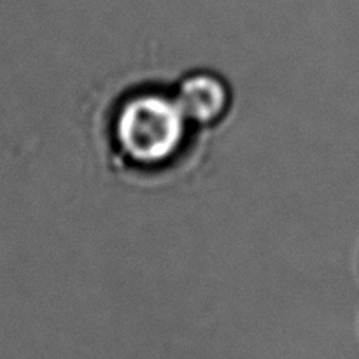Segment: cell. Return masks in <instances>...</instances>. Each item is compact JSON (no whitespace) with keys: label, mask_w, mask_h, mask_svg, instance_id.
<instances>
[{"label":"cell","mask_w":359,"mask_h":359,"mask_svg":"<svg viewBox=\"0 0 359 359\" xmlns=\"http://www.w3.org/2000/svg\"><path fill=\"white\" fill-rule=\"evenodd\" d=\"M188 125L175 97L139 93L119 109L116 137L130 160L140 165H160L179 153Z\"/></svg>","instance_id":"6da1fadb"},{"label":"cell","mask_w":359,"mask_h":359,"mask_svg":"<svg viewBox=\"0 0 359 359\" xmlns=\"http://www.w3.org/2000/svg\"><path fill=\"white\" fill-rule=\"evenodd\" d=\"M189 123L209 125L217 121L230 104V93L223 81L209 72L186 77L174 95Z\"/></svg>","instance_id":"7a4b0ae2"}]
</instances>
